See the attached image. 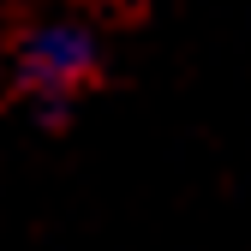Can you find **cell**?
I'll use <instances>...</instances> for the list:
<instances>
[{"mask_svg":"<svg viewBox=\"0 0 251 251\" xmlns=\"http://www.w3.org/2000/svg\"><path fill=\"white\" fill-rule=\"evenodd\" d=\"M18 78H24L30 96H42V102L78 96V90L96 78V42H90V30H78V24L36 30V36L24 42V54H18Z\"/></svg>","mask_w":251,"mask_h":251,"instance_id":"6da1fadb","label":"cell"}]
</instances>
